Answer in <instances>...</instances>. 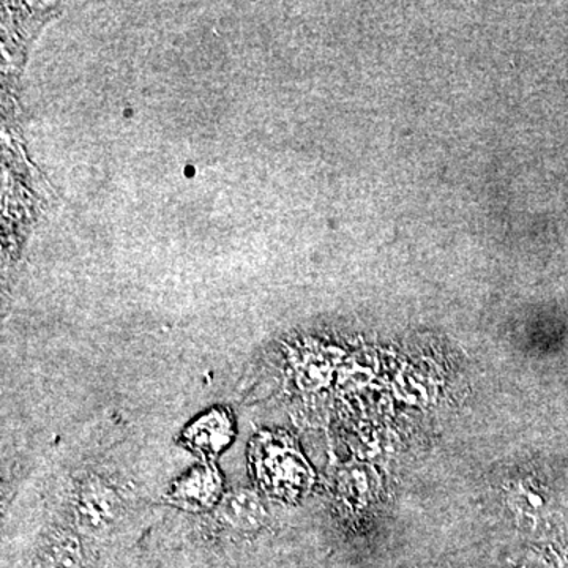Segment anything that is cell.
<instances>
[{"instance_id":"4","label":"cell","mask_w":568,"mask_h":568,"mask_svg":"<svg viewBox=\"0 0 568 568\" xmlns=\"http://www.w3.org/2000/svg\"><path fill=\"white\" fill-rule=\"evenodd\" d=\"M215 514L223 526L244 534L256 532L263 528L267 519V508L263 500L248 489H237L223 496L222 503L215 508Z\"/></svg>"},{"instance_id":"5","label":"cell","mask_w":568,"mask_h":568,"mask_svg":"<svg viewBox=\"0 0 568 568\" xmlns=\"http://www.w3.org/2000/svg\"><path fill=\"white\" fill-rule=\"evenodd\" d=\"M81 549L71 534L52 538L43 558V568H80Z\"/></svg>"},{"instance_id":"3","label":"cell","mask_w":568,"mask_h":568,"mask_svg":"<svg viewBox=\"0 0 568 568\" xmlns=\"http://www.w3.org/2000/svg\"><path fill=\"white\" fill-rule=\"evenodd\" d=\"M170 503L186 511L215 510L223 499V476L215 463L203 462L174 481Z\"/></svg>"},{"instance_id":"1","label":"cell","mask_w":568,"mask_h":568,"mask_svg":"<svg viewBox=\"0 0 568 568\" xmlns=\"http://www.w3.org/2000/svg\"><path fill=\"white\" fill-rule=\"evenodd\" d=\"M235 422L227 407L216 406L205 410L183 429L181 440L203 462L213 463L233 444Z\"/></svg>"},{"instance_id":"2","label":"cell","mask_w":568,"mask_h":568,"mask_svg":"<svg viewBox=\"0 0 568 568\" xmlns=\"http://www.w3.org/2000/svg\"><path fill=\"white\" fill-rule=\"evenodd\" d=\"M73 511L85 532H106L119 517L121 497L102 478H82L74 491Z\"/></svg>"}]
</instances>
